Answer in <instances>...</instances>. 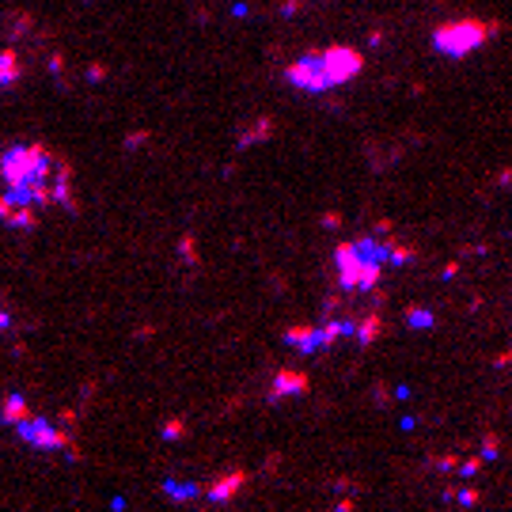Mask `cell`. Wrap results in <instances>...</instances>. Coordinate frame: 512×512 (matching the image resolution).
I'll return each mask as SVG.
<instances>
[{
	"label": "cell",
	"instance_id": "6da1fadb",
	"mask_svg": "<svg viewBox=\"0 0 512 512\" xmlns=\"http://www.w3.org/2000/svg\"><path fill=\"white\" fill-rule=\"evenodd\" d=\"M501 31L497 19H448V23H440L432 31V50L444 53V58H467V53L482 50L489 38H494Z\"/></svg>",
	"mask_w": 512,
	"mask_h": 512
},
{
	"label": "cell",
	"instance_id": "7a4b0ae2",
	"mask_svg": "<svg viewBox=\"0 0 512 512\" xmlns=\"http://www.w3.org/2000/svg\"><path fill=\"white\" fill-rule=\"evenodd\" d=\"M53 160L58 152H50L46 144H16L0 156V179L8 183V190L31 179H53Z\"/></svg>",
	"mask_w": 512,
	"mask_h": 512
},
{
	"label": "cell",
	"instance_id": "3957f363",
	"mask_svg": "<svg viewBox=\"0 0 512 512\" xmlns=\"http://www.w3.org/2000/svg\"><path fill=\"white\" fill-rule=\"evenodd\" d=\"M19 432V440L31 444V448H38V452H69L72 448V432L69 425H53V421L46 414H27L23 421H16L12 425Z\"/></svg>",
	"mask_w": 512,
	"mask_h": 512
},
{
	"label": "cell",
	"instance_id": "277c9868",
	"mask_svg": "<svg viewBox=\"0 0 512 512\" xmlns=\"http://www.w3.org/2000/svg\"><path fill=\"white\" fill-rule=\"evenodd\" d=\"M285 80L293 84V87H300V92H307V95H322V92H330V87H334L319 53H304L300 61H293L285 69Z\"/></svg>",
	"mask_w": 512,
	"mask_h": 512
},
{
	"label": "cell",
	"instance_id": "5b68a950",
	"mask_svg": "<svg viewBox=\"0 0 512 512\" xmlns=\"http://www.w3.org/2000/svg\"><path fill=\"white\" fill-rule=\"evenodd\" d=\"M322 65H327V76H330V84L338 87V84H349V80H357L361 69H364V58L353 46H342V42H334V46H327L319 53Z\"/></svg>",
	"mask_w": 512,
	"mask_h": 512
},
{
	"label": "cell",
	"instance_id": "8992f818",
	"mask_svg": "<svg viewBox=\"0 0 512 512\" xmlns=\"http://www.w3.org/2000/svg\"><path fill=\"white\" fill-rule=\"evenodd\" d=\"M334 266H338V288L342 293H357V281H361V254L353 243H338L334 247Z\"/></svg>",
	"mask_w": 512,
	"mask_h": 512
},
{
	"label": "cell",
	"instance_id": "52a82bcc",
	"mask_svg": "<svg viewBox=\"0 0 512 512\" xmlns=\"http://www.w3.org/2000/svg\"><path fill=\"white\" fill-rule=\"evenodd\" d=\"M247 482H251V474H247V471H243V467H239V471H232V474H220L217 482H209V486H205V497L213 501V505H224V501H232V497H236V494H239V489L247 486Z\"/></svg>",
	"mask_w": 512,
	"mask_h": 512
},
{
	"label": "cell",
	"instance_id": "ba28073f",
	"mask_svg": "<svg viewBox=\"0 0 512 512\" xmlns=\"http://www.w3.org/2000/svg\"><path fill=\"white\" fill-rule=\"evenodd\" d=\"M307 391H311V376L285 369V372H277V376H273L270 403H277V398H288V395H307Z\"/></svg>",
	"mask_w": 512,
	"mask_h": 512
},
{
	"label": "cell",
	"instance_id": "9c48e42d",
	"mask_svg": "<svg viewBox=\"0 0 512 512\" xmlns=\"http://www.w3.org/2000/svg\"><path fill=\"white\" fill-rule=\"evenodd\" d=\"M285 346H293L296 353L322 349V327H288L285 330Z\"/></svg>",
	"mask_w": 512,
	"mask_h": 512
},
{
	"label": "cell",
	"instance_id": "30bf717a",
	"mask_svg": "<svg viewBox=\"0 0 512 512\" xmlns=\"http://www.w3.org/2000/svg\"><path fill=\"white\" fill-rule=\"evenodd\" d=\"M353 247H357L361 262H387V254H391V239H383L380 232H376V236L353 239Z\"/></svg>",
	"mask_w": 512,
	"mask_h": 512
},
{
	"label": "cell",
	"instance_id": "8fae6325",
	"mask_svg": "<svg viewBox=\"0 0 512 512\" xmlns=\"http://www.w3.org/2000/svg\"><path fill=\"white\" fill-rule=\"evenodd\" d=\"M27 414H35V410L27 406L23 395H8L4 403H0V421H4V425H16V421H23Z\"/></svg>",
	"mask_w": 512,
	"mask_h": 512
},
{
	"label": "cell",
	"instance_id": "7c38bea8",
	"mask_svg": "<svg viewBox=\"0 0 512 512\" xmlns=\"http://www.w3.org/2000/svg\"><path fill=\"white\" fill-rule=\"evenodd\" d=\"M19 72H23V65H19V53L12 46L0 50V87H12L19 80Z\"/></svg>",
	"mask_w": 512,
	"mask_h": 512
},
{
	"label": "cell",
	"instance_id": "4fadbf2b",
	"mask_svg": "<svg viewBox=\"0 0 512 512\" xmlns=\"http://www.w3.org/2000/svg\"><path fill=\"white\" fill-rule=\"evenodd\" d=\"M380 330H383L380 311H369V315H364V319L357 322V330H353V334H357V342H361V346H372V342L380 338Z\"/></svg>",
	"mask_w": 512,
	"mask_h": 512
},
{
	"label": "cell",
	"instance_id": "5bb4252c",
	"mask_svg": "<svg viewBox=\"0 0 512 512\" xmlns=\"http://www.w3.org/2000/svg\"><path fill=\"white\" fill-rule=\"evenodd\" d=\"M357 330V322H346V319H330L327 327H322V349L338 346V338H346V334Z\"/></svg>",
	"mask_w": 512,
	"mask_h": 512
},
{
	"label": "cell",
	"instance_id": "9a60e30c",
	"mask_svg": "<svg viewBox=\"0 0 512 512\" xmlns=\"http://www.w3.org/2000/svg\"><path fill=\"white\" fill-rule=\"evenodd\" d=\"M8 224L19 228V232L35 228V224H38V205H16V213L8 217Z\"/></svg>",
	"mask_w": 512,
	"mask_h": 512
},
{
	"label": "cell",
	"instance_id": "2e32d148",
	"mask_svg": "<svg viewBox=\"0 0 512 512\" xmlns=\"http://www.w3.org/2000/svg\"><path fill=\"white\" fill-rule=\"evenodd\" d=\"M163 494H171L175 501H190V497H202L205 489L194 482H163Z\"/></svg>",
	"mask_w": 512,
	"mask_h": 512
},
{
	"label": "cell",
	"instance_id": "e0dca14e",
	"mask_svg": "<svg viewBox=\"0 0 512 512\" xmlns=\"http://www.w3.org/2000/svg\"><path fill=\"white\" fill-rule=\"evenodd\" d=\"M270 129H273V121H270V118H262L258 126H254V129H247V133H243V137H239V148H247V144L262 141V137H266V133H270Z\"/></svg>",
	"mask_w": 512,
	"mask_h": 512
},
{
	"label": "cell",
	"instance_id": "ac0fdd59",
	"mask_svg": "<svg viewBox=\"0 0 512 512\" xmlns=\"http://www.w3.org/2000/svg\"><path fill=\"white\" fill-rule=\"evenodd\" d=\"M387 262H391V266H406V262H414V251L403 247V243H391V254H387Z\"/></svg>",
	"mask_w": 512,
	"mask_h": 512
},
{
	"label": "cell",
	"instance_id": "d6986e66",
	"mask_svg": "<svg viewBox=\"0 0 512 512\" xmlns=\"http://www.w3.org/2000/svg\"><path fill=\"white\" fill-rule=\"evenodd\" d=\"M183 432H186V421H183V418H175V421H167V425L160 429V437H163V440H179Z\"/></svg>",
	"mask_w": 512,
	"mask_h": 512
},
{
	"label": "cell",
	"instance_id": "ffe728a7",
	"mask_svg": "<svg viewBox=\"0 0 512 512\" xmlns=\"http://www.w3.org/2000/svg\"><path fill=\"white\" fill-rule=\"evenodd\" d=\"M406 322H410V327H432V311H425V307H414V311H410V315H406Z\"/></svg>",
	"mask_w": 512,
	"mask_h": 512
},
{
	"label": "cell",
	"instance_id": "44dd1931",
	"mask_svg": "<svg viewBox=\"0 0 512 512\" xmlns=\"http://www.w3.org/2000/svg\"><path fill=\"white\" fill-rule=\"evenodd\" d=\"M12 213H16V197L12 194H0V220L8 224V217H12Z\"/></svg>",
	"mask_w": 512,
	"mask_h": 512
},
{
	"label": "cell",
	"instance_id": "7402d4cb",
	"mask_svg": "<svg viewBox=\"0 0 512 512\" xmlns=\"http://www.w3.org/2000/svg\"><path fill=\"white\" fill-rule=\"evenodd\" d=\"M497 452H501V444H497L494 437H486V444H482V455H486V459H494Z\"/></svg>",
	"mask_w": 512,
	"mask_h": 512
},
{
	"label": "cell",
	"instance_id": "603a6c76",
	"mask_svg": "<svg viewBox=\"0 0 512 512\" xmlns=\"http://www.w3.org/2000/svg\"><path fill=\"white\" fill-rule=\"evenodd\" d=\"M72 421H76V410H69V406H65L61 414H58V425H69V429H72Z\"/></svg>",
	"mask_w": 512,
	"mask_h": 512
},
{
	"label": "cell",
	"instance_id": "cb8c5ba5",
	"mask_svg": "<svg viewBox=\"0 0 512 512\" xmlns=\"http://www.w3.org/2000/svg\"><path fill=\"white\" fill-rule=\"evenodd\" d=\"M87 80H107V69L103 65H92V69H87Z\"/></svg>",
	"mask_w": 512,
	"mask_h": 512
},
{
	"label": "cell",
	"instance_id": "d4e9b609",
	"mask_svg": "<svg viewBox=\"0 0 512 512\" xmlns=\"http://www.w3.org/2000/svg\"><path fill=\"white\" fill-rule=\"evenodd\" d=\"M455 497H459L463 505H478V494H474V489H463V494H455Z\"/></svg>",
	"mask_w": 512,
	"mask_h": 512
},
{
	"label": "cell",
	"instance_id": "484cf974",
	"mask_svg": "<svg viewBox=\"0 0 512 512\" xmlns=\"http://www.w3.org/2000/svg\"><path fill=\"white\" fill-rule=\"evenodd\" d=\"M478 467H482V463H478V459H467V463L459 467V471H463V474H474V471H478Z\"/></svg>",
	"mask_w": 512,
	"mask_h": 512
},
{
	"label": "cell",
	"instance_id": "4316f807",
	"mask_svg": "<svg viewBox=\"0 0 512 512\" xmlns=\"http://www.w3.org/2000/svg\"><path fill=\"white\" fill-rule=\"evenodd\" d=\"M322 228H338V213H327V217H322Z\"/></svg>",
	"mask_w": 512,
	"mask_h": 512
},
{
	"label": "cell",
	"instance_id": "83f0119b",
	"mask_svg": "<svg viewBox=\"0 0 512 512\" xmlns=\"http://www.w3.org/2000/svg\"><path fill=\"white\" fill-rule=\"evenodd\" d=\"M8 322H12V315H8L4 304H0V330H8Z\"/></svg>",
	"mask_w": 512,
	"mask_h": 512
}]
</instances>
